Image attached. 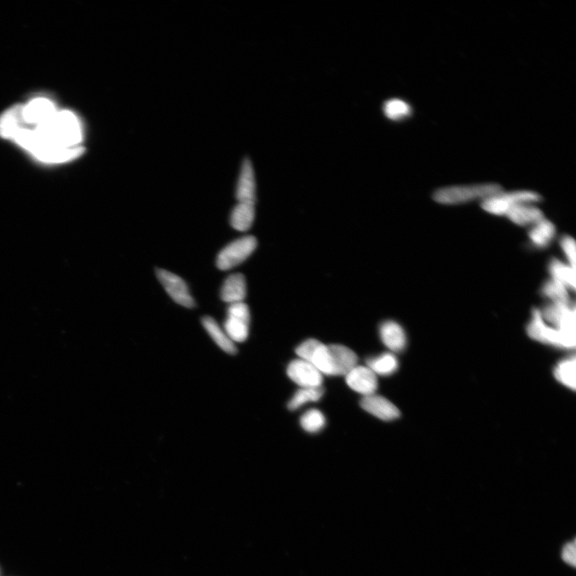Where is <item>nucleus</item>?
Wrapping results in <instances>:
<instances>
[{
	"mask_svg": "<svg viewBox=\"0 0 576 576\" xmlns=\"http://www.w3.org/2000/svg\"><path fill=\"white\" fill-rule=\"evenodd\" d=\"M257 240L252 235L242 237L229 243L219 253L216 265L222 271H228L240 265L255 252Z\"/></svg>",
	"mask_w": 576,
	"mask_h": 576,
	"instance_id": "39448f33",
	"label": "nucleus"
},
{
	"mask_svg": "<svg viewBox=\"0 0 576 576\" xmlns=\"http://www.w3.org/2000/svg\"><path fill=\"white\" fill-rule=\"evenodd\" d=\"M287 373L288 377L301 388H318L323 384V374L304 360L290 362Z\"/></svg>",
	"mask_w": 576,
	"mask_h": 576,
	"instance_id": "9b49d317",
	"label": "nucleus"
},
{
	"mask_svg": "<svg viewBox=\"0 0 576 576\" xmlns=\"http://www.w3.org/2000/svg\"><path fill=\"white\" fill-rule=\"evenodd\" d=\"M575 357L564 360L558 364L554 371L555 377L570 389L575 390Z\"/></svg>",
	"mask_w": 576,
	"mask_h": 576,
	"instance_id": "bb28decb",
	"label": "nucleus"
},
{
	"mask_svg": "<svg viewBox=\"0 0 576 576\" xmlns=\"http://www.w3.org/2000/svg\"><path fill=\"white\" fill-rule=\"evenodd\" d=\"M527 335L532 340L563 349L575 347V331L556 329L544 322L541 312L534 308L529 323L527 326Z\"/></svg>",
	"mask_w": 576,
	"mask_h": 576,
	"instance_id": "7ed1b4c3",
	"label": "nucleus"
},
{
	"mask_svg": "<svg viewBox=\"0 0 576 576\" xmlns=\"http://www.w3.org/2000/svg\"><path fill=\"white\" fill-rule=\"evenodd\" d=\"M346 382L350 388L364 396L376 394L378 389V379L369 367L356 366L346 376Z\"/></svg>",
	"mask_w": 576,
	"mask_h": 576,
	"instance_id": "f8f14e48",
	"label": "nucleus"
},
{
	"mask_svg": "<svg viewBox=\"0 0 576 576\" xmlns=\"http://www.w3.org/2000/svg\"><path fill=\"white\" fill-rule=\"evenodd\" d=\"M367 367L376 376H388L398 370L399 362L393 354L384 353L368 359Z\"/></svg>",
	"mask_w": 576,
	"mask_h": 576,
	"instance_id": "b1692460",
	"label": "nucleus"
},
{
	"mask_svg": "<svg viewBox=\"0 0 576 576\" xmlns=\"http://www.w3.org/2000/svg\"><path fill=\"white\" fill-rule=\"evenodd\" d=\"M506 216L510 222L520 227H532L544 219L541 209L532 204L515 205L507 213Z\"/></svg>",
	"mask_w": 576,
	"mask_h": 576,
	"instance_id": "f3484780",
	"label": "nucleus"
},
{
	"mask_svg": "<svg viewBox=\"0 0 576 576\" xmlns=\"http://www.w3.org/2000/svg\"><path fill=\"white\" fill-rule=\"evenodd\" d=\"M157 276L166 292L178 305L187 308H194L195 302L190 294L188 285L180 276L168 271L157 269Z\"/></svg>",
	"mask_w": 576,
	"mask_h": 576,
	"instance_id": "9d476101",
	"label": "nucleus"
},
{
	"mask_svg": "<svg viewBox=\"0 0 576 576\" xmlns=\"http://www.w3.org/2000/svg\"><path fill=\"white\" fill-rule=\"evenodd\" d=\"M561 558L564 563L575 566V542H570L563 546Z\"/></svg>",
	"mask_w": 576,
	"mask_h": 576,
	"instance_id": "c756f323",
	"label": "nucleus"
},
{
	"mask_svg": "<svg viewBox=\"0 0 576 576\" xmlns=\"http://www.w3.org/2000/svg\"><path fill=\"white\" fill-rule=\"evenodd\" d=\"M548 271L551 278L561 283L569 290H575L576 282L575 269L568 264L563 263L559 259L551 258L548 264Z\"/></svg>",
	"mask_w": 576,
	"mask_h": 576,
	"instance_id": "aec40b11",
	"label": "nucleus"
},
{
	"mask_svg": "<svg viewBox=\"0 0 576 576\" xmlns=\"http://www.w3.org/2000/svg\"><path fill=\"white\" fill-rule=\"evenodd\" d=\"M380 338L386 347L391 352L400 353L407 346V336L402 326L395 322H384L379 329Z\"/></svg>",
	"mask_w": 576,
	"mask_h": 576,
	"instance_id": "dca6fc26",
	"label": "nucleus"
},
{
	"mask_svg": "<svg viewBox=\"0 0 576 576\" xmlns=\"http://www.w3.org/2000/svg\"><path fill=\"white\" fill-rule=\"evenodd\" d=\"M59 110L49 99L39 97L21 105V118L23 125L34 128L51 120Z\"/></svg>",
	"mask_w": 576,
	"mask_h": 576,
	"instance_id": "6e6552de",
	"label": "nucleus"
},
{
	"mask_svg": "<svg viewBox=\"0 0 576 576\" xmlns=\"http://www.w3.org/2000/svg\"><path fill=\"white\" fill-rule=\"evenodd\" d=\"M556 225L547 219H543L536 224L532 226L528 231V239L531 245L534 248L543 250L548 248L556 237Z\"/></svg>",
	"mask_w": 576,
	"mask_h": 576,
	"instance_id": "a211bd4d",
	"label": "nucleus"
},
{
	"mask_svg": "<svg viewBox=\"0 0 576 576\" xmlns=\"http://www.w3.org/2000/svg\"><path fill=\"white\" fill-rule=\"evenodd\" d=\"M331 363V376H344L358 365V356L353 350L340 344L329 345Z\"/></svg>",
	"mask_w": 576,
	"mask_h": 576,
	"instance_id": "ddd939ff",
	"label": "nucleus"
},
{
	"mask_svg": "<svg viewBox=\"0 0 576 576\" xmlns=\"http://www.w3.org/2000/svg\"><path fill=\"white\" fill-rule=\"evenodd\" d=\"M384 114L393 121H401L412 114V108L405 100L391 99L384 104Z\"/></svg>",
	"mask_w": 576,
	"mask_h": 576,
	"instance_id": "393cba45",
	"label": "nucleus"
},
{
	"mask_svg": "<svg viewBox=\"0 0 576 576\" xmlns=\"http://www.w3.org/2000/svg\"><path fill=\"white\" fill-rule=\"evenodd\" d=\"M250 319V311L245 302L230 305L228 317L224 324V331L233 342L245 341L249 335Z\"/></svg>",
	"mask_w": 576,
	"mask_h": 576,
	"instance_id": "423d86ee",
	"label": "nucleus"
},
{
	"mask_svg": "<svg viewBox=\"0 0 576 576\" xmlns=\"http://www.w3.org/2000/svg\"><path fill=\"white\" fill-rule=\"evenodd\" d=\"M324 391L322 387L301 388L288 403V408L290 411H295L307 403L317 402L323 397Z\"/></svg>",
	"mask_w": 576,
	"mask_h": 576,
	"instance_id": "a878e982",
	"label": "nucleus"
},
{
	"mask_svg": "<svg viewBox=\"0 0 576 576\" xmlns=\"http://www.w3.org/2000/svg\"><path fill=\"white\" fill-rule=\"evenodd\" d=\"M540 294L551 302L567 305L575 304L570 296L569 289L553 278H550L543 283Z\"/></svg>",
	"mask_w": 576,
	"mask_h": 576,
	"instance_id": "4be33fe9",
	"label": "nucleus"
},
{
	"mask_svg": "<svg viewBox=\"0 0 576 576\" xmlns=\"http://www.w3.org/2000/svg\"><path fill=\"white\" fill-rule=\"evenodd\" d=\"M542 200L540 195L528 190H520L510 192L503 191L491 195L481 202L482 209L497 216H506L508 211L513 207L521 204H537Z\"/></svg>",
	"mask_w": 576,
	"mask_h": 576,
	"instance_id": "20e7f679",
	"label": "nucleus"
},
{
	"mask_svg": "<svg viewBox=\"0 0 576 576\" xmlns=\"http://www.w3.org/2000/svg\"><path fill=\"white\" fill-rule=\"evenodd\" d=\"M236 199L238 203L255 204L257 201V183L252 161L243 160L238 183L236 188Z\"/></svg>",
	"mask_w": 576,
	"mask_h": 576,
	"instance_id": "4468645a",
	"label": "nucleus"
},
{
	"mask_svg": "<svg viewBox=\"0 0 576 576\" xmlns=\"http://www.w3.org/2000/svg\"><path fill=\"white\" fill-rule=\"evenodd\" d=\"M502 191L501 185L493 183L453 186L436 190L433 200L443 205H458L477 200H484Z\"/></svg>",
	"mask_w": 576,
	"mask_h": 576,
	"instance_id": "f03ea898",
	"label": "nucleus"
},
{
	"mask_svg": "<svg viewBox=\"0 0 576 576\" xmlns=\"http://www.w3.org/2000/svg\"><path fill=\"white\" fill-rule=\"evenodd\" d=\"M39 161L59 164L79 158L85 152L84 127L69 110L58 111L51 120L34 128L23 127L13 140Z\"/></svg>",
	"mask_w": 576,
	"mask_h": 576,
	"instance_id": "f257e3e1",
	"label": "nucleus"
},
{
	"mask_svg": "<svg viewBox=\"0 0 576 576\" xmlns=\"http://www.w3.org/2000/svg\"><path fill=\"white\" fill-rule=\"evenodd\" d=\"M300 424L307 432L317 433L321 431L326 425L324 415L317 409H312L302 415Z\"/></svg>",
	"mask_w": 576,
	"mask_h": 576,
	"instance_id": "cd10ccee",
	"label": "nucleus"
},
{
	"mask_svg": "<svg viewBox=\"0 0 576 576\" xmlns=\"http://www.w3.org/2000/svg\"><path fill=\"white\" fill-rule=\"evenodd\" d=\"M560 245L565 255L568 264L575 269V241L572 236L565 235L561 237Z\"/></svg>",
	"mask_w": 576,
	"mask_h": 576,
	"instance_id": "c85d7f7f",
	"label": "nucleus"
},
{
	"mask_svg": "<svg viewBox=\"0 0 576 576\" xmlns=\"http://www.w3.org/2000/svg\"><path fill=\"white\" fill-rule=\"evenodd\" d=\"M202 324H203L207 333L209 334L212 340L216 342L217 345L221 348L223 352L230 355L237 353V348L234 342L231 341L227 333L221 329L215 319L210 317H205L202 319Z\"/></svg>",
	"mask_w": 576,
	"mask_h": 576,
	"instance_id": "412c9836",
	"label": "nucleus"
},
{
	"mask_svg": "<svg viewBox=\"0 0 576 576\" xmlns=\"http://www.w3.org/2000/svg\"><path fill=\"white\" fill-rule=\"evenodd\" d=\"M541 312L544 322L556 329L575 331V305H567L549 302Z\"/></svg>",
	"mask_w": 576,
	"mask_h": 576,
	"instance_id": "1a4fd4ad",
	"label": "nucleus"
},
{
	"mask_svg": "<svg viewBox=\"0 0 576 576\" xmlns=\"http://www.w3.org/2000/svg\"><path fill=\"white\" fill-rule=\"evenodd\" d=\"M360 405L366 412L384 421H391L400 417V410L381 396H364Z\"/></svg>",
	"mask_w": 576,
	"mask_h": 576,
	"instance_id": "2eb2a0df",
	"label": "nucleus"
},
{
	"mask_svg": "<svg viewBox=\"0 0 576 576\" xmlns=\"http://www.w3.org/2000/svg\"><path fill=\"white\" fill-rule=\"evenodd\" d=\"M247 295V284L245 276L231 275L223 284L221 297L223 301L230 305L243 302Z\"/></svg>",
	"mask_w": 576,
	"mask_h": 576,
	"instance_id": "6ab92c4d",
	"label": "nucleus"
},
{
	"mask_svg": "<svg viewBox=\"0 0 576 576\" xmlns=\"http://www.w3.org/2000/svg\"><path fill=\"white\" fill-rule=\"evenodd\" d=\"M300 359L312 364L323 374L331 376V363L329 348L321 342L310 338L296 348Z\"/></svg>",
	"mask_w": 576,
	"mask_h": 576,
	"instance_id": "0eeeda50",
	"label": "nucleus"
},
{
	"mask_svg": "<svg viewBox=\"0 0 576 576\" xmlns=\"http://www.w3.org/2000/svg\"><path fill=\"white\" fill-rule=\"evenodd\" d=\"M255 216V204L238 203L231 212L230 223L231 227L240 231L250 229Z\"/></svg>",
	"mask_w": 576,
	"mask_h": 576,
	"instance_id": "5701e85b",
	"label": "nucleus"
}]
</instances>
